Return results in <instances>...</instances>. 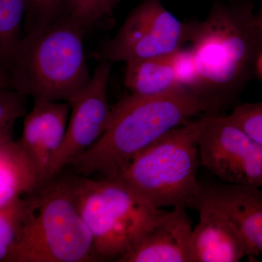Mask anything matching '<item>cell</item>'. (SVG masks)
Returning <instances> with one entry per match:
<instances>
[{"mask_svg":"<svg viewBox=\"0 0 262 262\" xmlns=\"http://www.w3.org/2000/svg\"><path fill=\"white\" fill-rule=\"evenodd\" d=\"M227 106L219 98L182 88L156 96L131 94L111 108L102 135L72 165L81 176L101 173L113 178L170 131Z\"/></svg>","mask_w":262,"mask_h":262,"instance_id":"6da1fadb","label":"cell"},{"mask_svg":"<svg viewBox=\"0 0 262 262\" xmlns=\"http://www.w3.org/2000/svg\"><path fill=\"white\" fill-rule=\"evenodd\" d=\"M69 179L48 180L24 196L7 262L100 261Z\"/></svg>","mask_w":262,"mask_h":262,"instance_id":"7a4b0ae2","label":"cell"},{"mask_svg":"<svg viewBox=\"0 0 262 262\" xmlns=\"http://www.w3.org/2000/svg\"><path fill=\"white\" fill-rule=\"evenodd\" d=\"M188 43L203 94L229 104L262 50L256 15L245 8L215 4L204 20L190 23Z\"/></svg>","mask_w":262,"mask_h":262,"instance_id":"3957f363","label":"cell"},{"mask_svg":"<svg viewBox=\"0 0 262 262\" xmlns=\"http://www.w3.org/2000/svg\"><path fill=\"white\" fill-rule=\"evenodd\" d=\"M82 27L68 15L27 31L9 71L13 89L26 96L70 101L89 84Z\"/></svg>","mask_w":262,"mask_h":262,"instance_id":"277c9868","label":"cell"},{"mask_svg":"<svg viewBox=\"0 0 262 262\" xmlns=\"http://www.w3.org/2000/svg\"><path fill=\"white\" fill-rule=\"evenodd\" d=\"M218 114L202 115L170 131L112 179L125 183L155 208L196 209L203 192V184L196 177L200 139Z\"/></svg>","mask_w":262,"mask_h":262,"instance_id":"5b68a950","label":"cell"},{"mask_svg":"<svg viewBox=\"0 0 262 262\" xmlns=\"http://www.w3.org/2000/svg\"><path fill=\"white\" fill-rule=\"evenodd\" d=\"M77 208L101 261H118L164 211L117 179H69Z\"/></svg>","mask_w":262,"mask_h":262,"instance_id":"8992f818","label":"cell"},{"mask_svg":"<svg viewBox=\"0 0 262 262\" xmlns=\"http://www.w3.org/2000/svg\"><path fill=\"white\" fill-rule=\"evenodd\" d=\"M189 29L161 0H144L95 55L111 63L168 56L188 42Z\"/></svg>","mask_w":262,"mask_h":262,"instance_id":"52a82bcc","label":"cell"},{"mask_svg":"<svg viewBox=\"0 0 262 262\" xmlns=\"http://www.w3.org/2000/svg\"><path fill=\"white\" fill-rule=\"evenodd\" d=\"M201 163L221 182L262 189V146L229 117L215 115L201 136Z\"/></svg>","mask_w":262,"mask_h":262,"instance_id":"ba28073f","label":"cell"},{"mask_svg":"<svg viewBox=\"0 0 262 262\" xmlns=\"http://www.w3.org/2000/svg\"><path fill=\"white\" fill-rule=\"evenodd\" d=\"M110 72L111 63L100 61L89 84L68 101L70 122L61 147L52 162L49 180L87 151L104 132L111 111L107 94Z\"/></svg>","mask_w":262,"mask_h":262,"instance_id":"9c48e42d","label":"cell"},{"mask_svg":"<svg viewBox=\"0 0 262 262\" xmlns=\"http://www.w3.org/2000/svg\"><path fill=\"white\" fill-rule=\"evenodd\" d=\"M71 111L69 102L34 98L19 142L42 182L49 180L52 162L61 147Z\"/></svg>","mask_w":262,"mask_h":262,"instance_id":"30bf717a","label":"cell"},{"mask_svg":"<svg viewBox=\"0 0 262 262\" xmlns=\"http://www.w3.org/2000/svg\"><path fill=\"white\" fill-rule=\"evenodd\" d=\"M200 202L225 217L247 246L253 261L262 255L261 189L222 182L203 184Z\"/></svg>","mask_w":262,"mask_h":262,"instance_id":"8fae6325","label":"cell"},{"mask_svg":"<svg viewBox=\"0 0 262 262\" xmlns=\"http://www.w3.org/2000/svg\"><path fill=\"white\" fill-rule=\"evenodd\" d=\"M192 221L184 206L164 211L118 261L192 262Z\"/></svg>","mask_w":262,"mask_h":262,"instance_id":"7c38bea8","label":"cell"},{"mask_svg":"<svg viewBox=\"0 0 262 262\" xmlns=\"http://www.w3.org/2000/svg\"><path fill=\"white\" fill-rule=\"evenodd\" d=\"M195 210L200 220L191 237L192 262H238L244 258L253 261L244 241L222 213L203 202Z\"/></svg>","mask_w":262,"mask_h":262,"instance_id":"4fadbf2b","label":"cell"},{"mask_svg":"<svg viewBox=\"0 0 262 262\" xmlns=\"http://www.w3.org/2000/svg\"><path fill=\"white\" fill-rule=\"evenodd\" d=\"M42 183L19 141L0 148V208L32 192Z\"/></svg>","mask_w":262,"mask_h":262,"instance_id":"5bb4252c","label":"cell"},{"mask_svg":"<svg viewBox=\"0 0 262 262\" xmlns=\"http://www.w3.org/2000/svg\"><path fill=\"white\" fill-rule=\"evenodd\" d=\"M125 63V84L131 94L156 96L181 88L170 56L134 60Z\"/></svg>","mask_w":262,"mask_h":262,"instance_id":"9a60e30c","label":"cell"},{"mask_svg":"<svg viewBox=\"0 0 262 262\" xmlns=\"http://www.w3.org/2000/svg\"><path fill=\"white\" fill-rule=\"evenodd\" d=\"M25 0H0V66L8 74L23 38Z\"/></svg>","mask_w":262,"mask_h":262,"instance_id":"2e32d148","label":"cell"},{"mask_svg":"<svg viewBox=\"0 0 262 262\" xmlns=\"http://www.w3.org/2000/svg\"><path fill=\"white\" fill-rule=\"evenodd\" d=\"M66 14L87 31L111 16L122 0H63Z\"/></svg>","mask_w":262,"mask_h":262,"instance_id":"e0dca14e","label":"cell"},{"mask_svg":"<svg viewBox=\"0 0 262 262\" xmlns=\"http://www.w3.org/2000/svg\"><path fill=\"white\" fill-rule=\"evenodd\" d=\"M27 97L15 90L0 91V148L14 141L13 129L27 112Z\"/></svg>","mask_w":262,"mask_h":262,"instance_id":"ac0fdd59","label":"cell"},{"mask_svg":"<svg viewBox=\"0 0 262 262\" xmlns=\"http://www.w3.org/2000/svg\"><path fill=\"white\" fill-rule=\"evenodd\" d=\"M27 20L26 32L42 28L64 17L63 0H25Z\"/></svg>","mask_w":262,"mask_h":262,"instance_id":"d6986e66","label":"cell"},{"mask_svg":"<svg viewBox=\"0 0 262 262\" xmlns=\"http://www.w3.org/2000/svg\"><path fill=\"white\" fill-rule=\"evenodd\" d=\"M24 206V196L0 208V262H7L14 245Z\"/></svg>","mask_w":262,"mask_h":262,"instance_id":"ffe728a7","label":"cell"},{"mask_svg":"<svg viewBox=\"0 0 262 262\" xmlns=\"http://www.w3.org/2000/svg\"><path fill=\"white\" fill-rule=\"evenodd\" d=\"M170 60L179 85L183 89L203 93L201 77L191 48L183 46L179 48L170 55Z\"/></svg>","mask_w":262,"mask_h":262,"instance_id":"44dd1931","label":"cell"},{"mask_svg":"<svg viewBox=\"0 0 262 262\" xmlns=\"http://www.w3.org/2000/svg\"><path fill=\"white\" fill-rule=\"evenodd\" d=\"M229 115L250 137L262 146V101L237 105Z\"/></svg>","mask_w":262,"mask_h":262,"instance_id":"7402d4cb","label":"cell"},{"mask_svg":"<svg viewBox=\"0 0 262 262\" xmlns=\"http://www.w3.org/2000/svg\"><path fill=\"white\" fill-rule=\"evenodd\" d=\"M1 90H14L13 81L9 74L0 66V91Z\"/></svg>","mask_w":262,"mask_h":262,"instance_id":"603a6c76","label":"cell"},{"mask_svg":"<svg viewBox=\"0 0 262 262\" xmlns=\"http://www.w3.org/2000/svg\"><path fill=\"white\" fill-rule=\"evenodd\" d=\"M254 71L262 80V50L256 58L255 63Z\"/></svg>","mask_w":262,"mask_h":262,"instance_id":"cb8c5ba5","label":"cell"},{"mask_svg":"<svg viewBox=\"0 0 262 262\" xmlns=\"http://www.w3.org/2000/svg\"><path fill=\"white\" fill-rule=\"evenodd\" d=\"M256 22L257 25L258 32L261 34L262 37V0H261V5H260L259 11L257 15H256Z\"/></svg>","mask_w":262,"mask_h":262,"instance_id":"d4e9b609","label":"cell"}]
</instances>
